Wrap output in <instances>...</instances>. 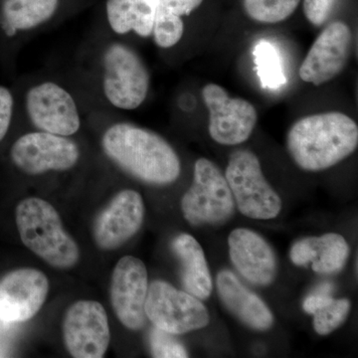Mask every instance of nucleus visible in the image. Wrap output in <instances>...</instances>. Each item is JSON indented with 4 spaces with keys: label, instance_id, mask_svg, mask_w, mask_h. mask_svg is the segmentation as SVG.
<instances>
[{
    "label": "nucleus",
    "instance_id": "1",
    "mask_svg": "<svg viewBox=\"0 0 358 358\" xmlns=\"http://www.w3.org/2000/svg\"><path fill=\"white\" fill-rule=\"evenodd\" d=\"M102 145L109 159L145 182L171 185L180 176V159L176 150L150 129L117 122L105 131Z\"/></svg>",
    "mask_w": 358,
    "mask_h": 358
},
{
    "label": "nucleus",
    "instance_id": "2",
    "mask_svg": "<svg viewBox=\"0 0 358 358\" xmlns=\"http://www.w3.org/2000/svg\"><path fill=\"white\" fill-rule=\"evenodd\" d=\"M358 127L341 112L310 115L289 129L287 147L296 166L307 171L333 167L357 150Z\"/></svg>",
    "mask_w": 358,
    "mask_h": 358
},
{
    "label": "nucleus",
    "instance_id": "3",
    "mask_svg": "<svg viewBox=\"0 0 358 358\" xmlns=\"http://www.w3.org/2000/svg\"><path fill=\"white\" fill-rule=\"evenodd\" d=\"M15 221L22 243L51 267L66 270L79 262V247L49 202L37 197L22 200L16 207Z\"/></svg>",
    "mask_w": 358,
    "mask_h": 358
},
{
    "label": "nucleus",
    "instance_id": "4",
    "mask_svg": "<svg viewBox=\"0 0 358 358\" xmlns=\"http://www.w3.org/2000/svg\"><path fill=\"white\" fill-rule=\"evenodd\" d=\"M225 178L238 210L246 217L268 220L279 215L282 199L264 176L260 160L249 150L231 155Z\"/></svg>",
    "mask_w": 358,
    "mask_h": 358
},
{
    "label": "nucleus",
    "instance_id": "5",
    "mask_svg": "<svg viewBox=\"0 0 358 358\" xmlns=\"http://www.w3.org/2000/svg\"><path fill=\"white\" fill-rule=\"evenodd\" d=\"M181 211L190 225H222L235 211V201L225 176L211 160L194 164L193 181L181 199Z\"/></svg>",
    "mask_w": 358,
    "mask_h": 358
},
{
    "label": "nucleus",
    "instance_id": "6",
    "mask_svg": "<svg viewBox=\"0 0 358 358\" xmlns=\"http://www.w3.org/2000/svg\"><path fill=\"white\" fill-rule=\"evenodd\" d=\"M103 91L110 105L120 110L138 109L147 99L150 74L131 47L110 44L103 59Z\"/></svg>",
    "mask_w": 358,
    "mask_h": 358
},
{
    "label": "nucleus",
    "instance_id": "7",
    "mask_svg": "<svg viewBox=\"0 0 358 358\" xmlns=\"http://www.w3.org/2000/svg\"><path fill=\"white\" fill-rule=\"evenodd\" d=\"M145 315L157 329L174 336L208 326V310L196 296L157 280L148 286Z\"/></svg>",
    "mask_w": 358,
    "mask_h": 358
},
{
    "label": "nucleus",
    "instance_id": "8",
    "mask_svg": "<svg viewBox=\"0 0 358 358\" xmlns=\"http://www.w3.org/2000/svg\"><path fill=\"white\" fill-rule=\"evenodd\" d=\"M202 99L209 112L208 131L212 140L223 145H237L253 133L258 114L255 107L241 98H230L216 84L202 89Z\"/></svg>",
    "mask_w": 358,
    "mask_h": 358
},
{
    "label": "nucleus",
    "instance_id": "9",
    "mask_svg": "<svg viewBox=\"0 0 358 358\" xmlns=\"http://www.w3.org/2000/svg\"><path fill=\"white\" fill-rule=\"evenodd\" d=\"M10 157L22 173L39 176L72 169L80 159V150L68 136L40 131L20 136L11 148Z\"/></svg>",
    "mask_w": 358,
    "mask_h": 358
},
{
    "label": "nucleus",
    "instance_id": "10",
    "mask_svg": "<svg viewBox=\"0 0 358 358\" xmlns=\"http://www.w3.org/2000/svg\"><path fill=\"white\" fill-rule=\"evenodd\" d=\"M63 338L68 352L75 358H102L110 341L107 313L95 301H78L63 320Z\"/></svg>",
    "mask_w": 358,
    "mask_h": 358
},
{
    "label": "nucleus",
    "instance_id": "11",
    "mask_svg": "<svg viewBox=\"0 0 358 358\" xmlns=\"http://www.w3.org/2000/svg\"><path fill=\"white\" fill-rule=\"evenodd\" d=\"M26 110L35 128L57 136H71L81 128L74 98L53 82L32 87L25 98Z\"/></svg>",
    "mask_w": 358,
    "mask_h": 358
},
{
    "label": "nucleus",
    "instance_id": "12",
    "mask_svg": "<svg viewBox=\"0 0 358 358\" xmlns=\"http://www.w3.org/2000/svg\"><path fill=\"white\" fill-rule=\"evenodd\" d=\"M148 291V271L143 261L134 256L120 259L112 275L110 301L117 319L131 331L145 327Z\"/></svg>",
    "mask_w": 358,
    "mask_h": 358
},
{
    "label": "nucleus",
    "instance_id": "13",
    "mask_svg": "<svg viewBox=\"0 0 358 358\" xmlns=\"http://www.w3.org/2000/svg\"><path fill=\"white\" fill-rule=\"evenodd\" d=\"M49 293V281L41 271L23 268L0 280V320L27 322L37 315Z\"/></svg>",
    "mask_w": 358,
    "mask_h": 358
},
{
    "label": "nucleus",
    "instance_id": "14",
    "mask_svg": "<svg viewBox=\"0 0 358 358\" xmlns=\"http://www.w3.org/2000/svg\"><path fill=\"white\" fill-rule=\"evenodd\" d=\"M352 44V31L343 21H334L322 30L301 63L299 75L306 83L320 86L345 69Z\"/></svg>",
    "mask_w": 358,
    "mask_h": 358
},
{
    "label": "nucleus",
    "instance_id": "15",
    "mask_svg": "<svg viewBox=\"0 0 358 358\" xmlns=\"http://www.w3.org/2000/svg\"><path fill=\"white\" fill-rule=\"evenodd\" d=\"M145 218V204L140 193L122 190L110 200L95 221L94 239L103 250L122 246L138 233Z\"/></svg>",
    "mask_w": 358,
    "mask_h": 358
},
{
    "label": "nucleus",
    "instance_id": "16",
    "mask_svg": "<svg viewBox=\"0 0 358 358\" xmlns=\"http://www.w3.org/2000/svg\"><path fill=\"white\" fill-rule=\"evenodd\" d=\"M229 255L235 268L247 281L257 286H268L277 274L274 251L258 233L237 228L228 238Z\"/></svg>",
    "mask_w": 358,
    "mask_h": 358
},
{
    "label": "nucleus",
    "instance_id": "17",
    "mask_svg": "<svg viewBox=\"0 0 358 358\" xmlns=\"http://www.w3.org/2000/svg\"><path fill=\"white\" fill-rule=\"evenodd\" d=\"M218 296L225 307L250 329L265 331L274 324V317L260 296L250 291L234 273L222 270L216 278Z\"/></svg>",
    "mask_w": 358,
    "mask_h": 358
},
{
    "label": "nucleus",
    "instance_id": "18",
    "mask_svg": "<svg viewBox=\"0 0 358 358\" xmlns=\"http://www.w3.org/2000/svg\"><path fill=\"white\" fill-rule=\"evenodd\" d=\"M350 246L345 237L336 233H327L319 237L299 240L292 246L289 259L296 266L312 264L317 274H334L348 262Z\"/></svg>",
    "mask_w": 358,
    "mask_h": 358
},
{
    "label": "nucleus",
    "instance_id": "19",
    "mask_svg": "<svg viewBox=\"0 0 358 358\" xmlns=\"http://www.w3.org/2000/svg\"><path fill=\"white\" fill-rule=\"evenodd\" d=\"M173 253L181 265V280L187 293L199 300H206L213 289V282L203 249L192 235L179 234L171 242Z\"/></svg>",
    "mask_w": 358,
    "mask_h": 358
},
{
    "label": "nucleus",
    "instance_id": "20",
    "mask_svg": "<svg viewBox=\"0 0 358 358\" xmlns=\"http://www.w3.org/2000/svg\"><path fill=\"white\" fill-rule=\"evenodd\" d=\"M159 0H108V22L117 34L134 32L141 37L152 34Z\"/></svg>",
    "mask_w": 358,
    "mask_h": 358
},
{
    "label": "nucleus",
    "instance_id": "21",
    "mask_svg": "<svg viewBox=\"0 0 358 358\" xmlns=\"http://www.w3.org/2000/svg\"><path fill=\"white\" fill-rule=\"evenodd\" d=\"M203 0H159L152 34L160 48H171L182 38L185 23L181 16L189 15Z\"/></svg>",
    "mask_w": 358,
    "mask_h": 358
},
{
    "label": "nucleus",
    "instance_id": "22",
    "mask_svg": "<svg viewBox=\"0 0 358 358\" xmlns=\"http://www.w3.org/2000/svg\"><path fill=\"white\" fill-rule=\"evenodd\" d=\"M58 6L59 0H6L2 6L4 24L13 33L34 29L51 20Z\"/></svg>",
    "mask_w": 358,
    "mask_h": 358
},
{
    "label": "nucleus",
    "instance_id": "23",
    "mask_svg": "<svg viewBox=\"0 0 358 358\" xmlns=\"http://www.w3.org/2000/svg\"><path fill=\"white\" fill-rule=\"evenodd\" d=\"M257 74L264 89L278 90L287 84L280 52L268 40H260L253 51Z\"/></svg>",
    "mask_w": 358,
    "mask_h": 358
},
{
    "label": "nucleus",
    "instance_id": "24",
    "mask_svg": "<svg viewBox=\"0 0 358 358\" xmlns=\"http://www.w3.org/2000/svg\"><path fill=\"white\" fill-rule=\"evenodd\" d=\"M300 1L301 0H244V7L252 20L262 23H278L289 17Z\"/></svg>",
    "mask_w": 358,
    "mask_h": 358
},
{
    "label": "nucleus",
    "instance_id": "25",
    "mask_svg": "<svg viewBox=\"0 0 358 358\" xmlns=\"http://www.w3.org/2000/svg\"><path fill=\"white\" fill-rule=\"evenodd\" d=\"M350 301L348 299L333 300L313 315V329L320 336H327L338 329L348 319Z\"/></svg>",
    "mask_w": 358,
    "mask_h": 358
},
{
    "label": "nucleus",
    "instance_id": "26",
    "mask_svg": "<svg viewBox=\"0 0 358 358\" xmlns=\"http://www.w3.org/2000/svg\"><path fill=\"white\" fill-rule=\"evenodd\" d=\"M150 352L157 358H185L189 357L185 345L174 336L155 327L150 334Z\"/></svg>",
    "mask_w": 358,
    "mask_h": 358
},
{
    "label": "nucleus",
    "instance_id": "27",
    "mask_svg": "<svg viewBox=\"0 0 358 358\" xmlns=\"http://www.w3.org/2000/svg\"><path fill=\"white\" fill-rule=\"evenodd\" d=\"M334 3V0H305L303 13L313 25L322 26L329 20Z\"/></svg>",
    "mask_w": 358,
    "mask_h": 358
},
{
    "label": "nucleus",
    "instance_id": "28",
    "mask_svg": "<svg viewBox=\"0 0 358 358\" xmlns=\"http://www.w3.org/2000/svg\"><path fill=\"white\" fill-rule=\"evenodd\" d=\"M13 107V94L6 87L0 86V143L6 138L10 128Z\"/></svg>",
    "mask_w": 358,
    "mask_h": 358
},
{
    "label": "nucleus",
    "instance_id": "29",
    "mask_svg": "<svg viewBox=\"0 0 358 358\" xmlns=\"http://www.w3.org/2000/svg\"><path fill=\"white\" fill-rule=\"evenodd\" d=\"M334 298L329 294L313 293L303 301V308L308 315H315L320 308L326 307L333 301Z\"/></svg>",
    "mask_w": 358,
    "mask_h": 358
}]
</instances>
